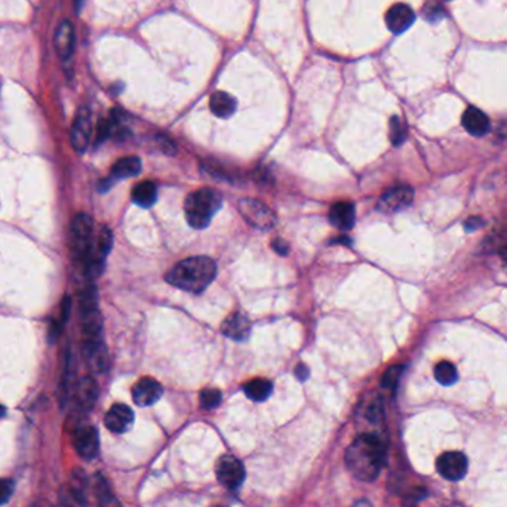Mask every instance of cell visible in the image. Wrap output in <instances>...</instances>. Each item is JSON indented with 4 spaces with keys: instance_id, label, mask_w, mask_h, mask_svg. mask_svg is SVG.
<instances>
[{
    "instance_id": "cell-24",
    "label": "cell",
    "mask_w": 507,
    "mask_h": 507,
    "mask_svg": "<svg viewBox=\"0 0 507 507\" xmlns=\"http://www.w3.org/2000/svg\"><path fill=\"white\" fill-rule=\"evenodd\" d=\"M141 161L137 156H128V158L119 159L113 165L112 174L115 178H131L141 172Z\"/></svg>"
},
{
    "instance_id": "cell-35",
    "label": "cell",
    "mask_w": 507,
    "mask_h": 507,
    "mask_svg": "<svg viewBox=\"0 0 507 507\" xmlns=\"http://www.w3.org/2000/svg\"><path fill=\"white\" fill-rule=\"evenodd\" d=\"M295 376L300 381H306L309 379V368L306 364H298L295 368Z\"/></svg>"
},
{
    "instance_id": "cell-28",
    "label": "cell",
    "mask_w": 507,
    "mask_h": 507,
    "mask_svg": "<svg viewBox=\"0 0 507 507\" xmlns=\"http://www.w3.org/2000/svg\"><path fill=\"white\" fill-rule=\"evenodd\" d=\"M390 140L393 146H401L406 140V129L397 116L390 119Z\"/></svg>"
},
{
    "instance_id": "cell-23",
    "label": "cell",
    "mask_w": 507,
    "mask_h": 507,
    "mask_svg": "<svg viewBox=\"0 0 507 507\" xmlns=\"http://www.w3.org/2000/svg\"><path fill=\"white\" fill-rule=\"evenodd\" d=\"M244 392L248 396V399L254 402H263L270 397L273 384L265 379H254L244 385Z\"/></svg>"
},
{
    "instance_id": "cell-29",
    "label": "cell",
    "mask_w": 507,
    "mask_h": 507,
    "mask_svg": "<svg viewBox=\"0 0 507 507\" xmlns=\"http://www.w3.org/2000/svg\"><path fill=\"white\" fill-rule=\"evenodd\" d=\"M402 372H404V367H401V365H395V367L389 368L388 371L384 372L383 380H381L383 388L389 389V390L396 389L397 383H399V380H401Z\"/></svg>"
},
{
    "instance_id": "cell-36",
    "label": "cell",
    "mask_w": 507,
    "mask_h": 507,
    "mask_svg": "<svg viewBox=\"0 0 507 507\" xmlns=\"http://www.w3.org/2000/svg\"><path fill=\"white\" fill-rule=\"evenodd\" d=\"M350 242H352V240H350V237L343 236V237H337V239H334L331 244H340V245H347V247H348V245H350Z\"/></svg>"
},
{
    "instance_id": "cell-11",
    "label": "cell",
    "mask_w": 507,
    "mask_h": 507,
    "mask_svg": "<svg viewBox=\"0 0 507 507\" xmlns=\"http://www.w3.org/2000/svg\"><path fill=\"white\" fill-rule=\"evenodd\" d=\"M413 199H414V190L411 187L397 186L383 193V196L377 203V208L385 214L397 212L409 207Z\"/></svg>"
},
{
    "instance_id": "cell-4",
    "label": "cell",
    "mask_w": 507,
    "mask_h": 507,
    "mask_svg": "<svg viewBox=\"0 0 507 507\" xmlns=\"http://www.w3.org/2000/svg\"><path fill=\"white\" fill-rule=\"evenodd\" d=\"M221 205V193L214 189L205 187L190 193L184 203L187 223L198 230L208 227L214 215L220 211Z\"/></svg>"
},
{
    "instance_id": "cell-38",
    "label": "cell",
    "mask_w": 507,
    "mask_h": 507,
    "mask_svg": "<svg viewBox=\"0 0 507 507\" xmlns=\"http://www.w3.org/2000/svg\"><path fill=\"white\" fill-rule=\"evenodd\" d=\"M31 507H52V506L47 501H45V500H39V501H36L34 504H31Z\"/></svg>"
},
{
    "instance_id": "cell-9",
    "label": "cell",
    "mask_w": 507,
    "mask_h": 507,
    "mask_svg": "<svg viewBox=\"0 0 507 507\" xmlns=\"http://www.w3.org/2000/svg\"><path fill=\"white\" fill-rule=\"evenodd\" d=\"M92 137V113L88 107H82L76 115V119L71 126L70 138L71 146L79 153L88 149Z\"/></svg>"
},
{
    "instance_id": "cell-10",
    "label": "cell",
    "mask_w": 507,
    "mask_h": 507,
    "mask_svg": "<svg viewBox=\"0 0 507 507\" xmlns=\"http://www.w3.org/2000/svg\"><path fill=\"white\" fill-rule=\"evenodd\" d=\"M467 458L463 453L450 451L443 453L436 462L438 472L448 480H460L467 473Z\"/></svg>"
},
{
    "instance_id": "cell-39",
    "label": "cell",
    "mask_w": 507,
    "mask_h": 507,
    "mask_svg": "<svg viewBox=\"0 0 507 507\" xmlns=\"http://www.w3.org/2000/svg\"><path fill=\"white\" fill-rule=\"evenodd\" d=\"M352 507H372V506H371V503H369V501H367V500H362V501L355 503Z\"/></svg>"
},
{
    "instance_id": "cell-34",
    "label": "cell",
    "mask_w": 507,
    "mask_h": 507,
    "mask_svg": "<svg viewBox=\"0 0 507 507\" xmlns=\"http://www.w3.org/2000/svg\"><path fill=\"white\" fill-rule=\"evenodd\" d=\"M484 226V221H482L479 216H470V219L464 223V228L466 232H475L478 230L479 227Z\"/></svg>"
},
{
    "instance_id": "cell-15",
    "label": "cell",
    "mask_w": 507,
    "mask_h": 507,
    "mask_svg": "<svg viewBox=\"0 0 507 507\" xmlns=\"http://www.w3.org/2000/svg\"><path fill=\"white\" fill-rule=\"evenodd\" d=\"M75 42H76V36H75L73 24L64 20L58 26V29L55 31V38H54L55 50H57V54L59 55V58L68 59L71 55H73Z\"/></svg>"
},
{
    "instance_id": "cell-18",
    "label": "cell",
    "mask_w": 507,
    "mask_h": 507,
    "mask_svg": "<svg viewBox=\"0 0 507 507\" xmlns=\"http://www.w3.org/2000/svg\"><path fill=\"white\" fill-rule=\"evenodd\" d=\"M330 221L340 230H350L356 221V210L352 202H337L330 210Z\"/></svg>"
},
{
    "instance_id": "cell-37",
    "label": "cell",
    "mask_w": 507,
    "mask_h": 507,
    "mask_svg": "<svg viewBox=\"0 0 507 507\" xmlns=\"http://www.w3.org/2000/svg\"><path fill=\"white\" fill-rule=\"evenodd\" d=\"M500 257H501L503 267H504V270L507 272V248H501V249H500Z\"/></svg>"
},
{
    "instance_id": "cell-16",
    "label": "cell",
    "mask_w": 507,
    "mask_h": 507,
    "mask_svg": "<svg viewBox=\"0 0 507 507\" xmlns=\"http://www.w3.org/2000/svg\"><path fill=\"white\" fill-rule=\"evenodd\" d=\"M221 332L230 340L245 341L251 334V322L242 313H233L223 322Z\"/></svg>"
},
{
    "instance_id": "cell-8",
    "label": "cell",
    "mask_w": 507,
    "mask_h": 507,
    "mask_svg": "<svg viewBox=\"0 0 507 507\" xmlns=\"http://www.w3.org/2000/svg\"><path fill=\"white\" fill-rule=\"evenodd\" d=\"M216 479L228 490H236L244 484L245 480V469L233 455H223L219 458L215 464Z\"/></svg>"
},
{
    "instance_id": "cell-26",
    "label": "cell",
    "mask_w": 507,
    "mask_h": 507,
    "mask_svg": "<svg viewBox=\"0 0 507 507\" xmlns=\"http://www.w3.org/2000/svg\"><path fill=\"white\" fill-rule=\"evenodd\" d=\"M434 379L442 385H451L458 380V372L451 362L443 360L434 367Z\"/></svg>"
},
{
    "instance_id": "cell-31",
    "label": "cell",
    "mask_w": 507,
    "mask_h": 507,
    "mask_svg": "<svg viewBox=\"0 0 507 507\" xmlns=\"http://www.w3.org/2000/svg\"><path fill=\"white\" fill-rule=\"evenodd\" d=\"M59 507H84L83 499H80L79 490L70 488L67 494H63L61 497V506Z\"/></svg>"
},
{
    "instance_id": "cell-19",
    "label": "cell",
    "mask_w": 507,
    "mask_h": 507,
    "mask_svg": "<svg viewBox=\"0 0 507 507\" xmlns=\"http://www.w3.org/2000/svg\"><path fill=\"white\" fill-rule=\"evenodd\" d=\"M83 355L87 356L91 368L95 372H105L110 365V358H108L107 347L103 341L83 344Z\"/></svg>"
},
{
    "instance_id": "cell-20",
    "label": "cell",
    "mask_w": 507,
    "mask_h": 507,
    "mask_svg": "<svg viewBox=\"0 0 507 507\" xmlns=\"http://www.w3.org/2000/svg\"><path fill=\"white\" fill-rule=\"evenodd\" d=\"M76 404L82 411H89L98 397V385L91 377H83L76 388Z\"/></svg>"
},
{
    "instance_id": "cell-7",
    "label": "cell",
    "mask_w": 507,
    "mask_h": 507,
    "mask_svg": "<svg viewBox=\"0 0 507 507\" xmlns=\"http://www.w3.org/2000/svg\"><path fill=\"white\" fill-rule=\"evenodd\" d=\"M71 442L75 450L84 460H92L100 451L98 432L91 425H78L71 432Z\"/></svg>"
},
{
    "instance_id": "cell-32",
    "label": "cell",
    "mask_w": 507,
    "mask_h": 507,
    "mask_svg": "<svg viewBox=\"0 0 507 507\" xmlns=\"http://www.w3.org/2000/svg\"><path fill=\"white\" fill-rule=\"evenodd\" d=\"M14 494V482L9 479H0V506L6 504Z\"/></svg>"
},
{
    "instance_id": "cell-12",
    "label": "cell",
    "mask_w": 507,
    "mask_h": 507,
    "mask_svg": "<svg viewBox=\"0 0 507 507\" xmlns=\"http://www.w3.org/2000/svg\"><path fill=\"white\" fill-rule=\"evenodd\" d=\"M163 395L162 384L152 377L141 379L132 388V399L138 406H150L158 402Z\"/></svg>"
},
{
    "instance_id": "cell-13",
    "label": "cell",
    "mask_w": 507,
    "mask_h": 507,
    "mask_svg": "<svg viewBox=\"0 0 507 507\" xmlns=\"http://www.w3.org/2000/svg\"><path fill=\"white\" fill-rule=\"evenodd\" d=\"M414 21H416L414 10L405 3L393 5L388 10V14H385V24H388V29L393 34H402L413 26Z\"/></svg>"
},
{
    "instance_id": "cell-3",
    "label": "cell",
    "mask_w": 507,
    "mask_h": 507,
    "mask_svg": "<svg viewBox=\"0 0 507 507\" xmlns=\"http://www.w3.org/2000/svg\"><path fill=\"white\" fill-rule=\"evenodd\" d=\"M71 239L78 260L89 276L101 273L103 264L95 254L94 221L88 214H78L71 221Z\"/></svg>"
},
{
    "instance_id": "cell-17",
    "label": "cell",
    "mask_w": 507,
    "mask_h": 507,
    "mask_svg": "<svg viewBox=\"0 0 507 507\" xmlns=\"http://www.w3.org/2000/svg\"><path fill=\"white\" fill-rule=\"evenodd\" d=\"M462 124L469 134L473 137H482V135L488 134L490 126H491L488 116L482 110H479L478 107H473V105L466 108V112L463 113V117H462Z\"/></svg>"
},
{
    "instance_id": "cell-27",
    "label": "cell",
    "mask_w": 507,
    "mask_h": 507,
    "mask_svg": "<svg viewBox=\"0 0 507 507\" xmlns=\"http://www.w3.org/2000/svg\"><path fill=\"white\" fill-rule=\"evenodd\" d=\"M113 247V235H112V230L108 227H103L100 230V235L98 237H96V242H95V254H96V258H98L101 263H104L107 254L110 252Z\"/></svg>"
},
{
    "instance_id": "cell-33",
    "label": "cell",
    "mask_w": 507,
    "mask_h": 507,
    "mask_svg": "<svg viewBox=\"0 0 507 507\" xmlns=\"http://www.w3.org/2000/svg\"><path fill=\"white\" fill-rule=\"evenodd\" d=\"M272 247H273V249L277 252V254H279V256H288V254H289V245L285 242V240H282V239H276V240H273V244H272Z\"/></svg>"
},
{
    "instance_id": "cell-40",
    "label": "cell",
    "mask_w": 507,
    "mask_h": 507,
    "mask_svg": "<svg viewBox=\"0 0 507 507\" xmlns=\"http://www.w3.org/2000/svg\"><path fill=\"white\" fill-rule=\"evenodd\" d=\"M3 416H5V408L0 405V417H3Z\"/></svg>"
},
{
    "instance_id": "cell-25",
    "label": "cell",
    "mask_w": 507,
    "mask_h": 507,
    "mask_svg": "<svg viewBox=\"0 0 507 507\" xmlns=\"http://www.w3.org/2000/svg\"><path fill=\"white\" fill-rule=\"evenodd\" d=\"M95 494H96V501H98V507H122L117 501V499L113 496L112 490L108 488V484L103 476H96Z\"/></svg>"
},
{
    "instance_id": "cell-1",
    "label": "cell",
    "mask_w": 507,
    "mask_h": 507,
    "mask_svg": "<svg viewBox=\"0 0 507 507\" xmlns=\"http://www.w3.org/2000/svg\"><path fill=\"white\" fill-rule=\"evenodd\" d=\"M346 464L356 479L376 480L385 464L384 441L376 433L360 434L346 450Z\"/></svg>"
},
{
    "instance_id": "cell-6",
    "label": "cell",
    "mask_w": 507,
    "mask_h": 507,
    "mask_svg": "<svg viewBox=\"0 0 507 507\" xmlns=\"http://www.w3.org/2000/svg\"><path fill=\"white\" fill-rule=\"evenodd\" d=\"M237 210L249 226L260 228V230H270L276 226L277 219L273 210L257 199H240L237 202Z\"/></svg>"
},
{
    "instance_id": "cell-22",
    "label": "cell",
    "mask_w": 507,
    "mask_h": 507,
    "mask_svg": "<svg viewBox=\"0 0 507 507\" xmlns=\"http://www.w3.org/2000/svg\"><path fill=\"white\" fill-rule=\"evenodd\" d=\"M158 200V189L152 181H141L132 189V202L141 208H150Z\"/></svg>"
},
{
    "instance_id": "cell-5",
    "label": "cell",
    "mask_w": 507,
    "mask_h": 507,
    "mask_svg": "<svg viewBox=\"0 0 507 507\" xmlns=\"http://www.w3.org/2000/svg\"><path fill=\"white\" fill-rule=\"evenodd\" d=\"M79 311L83 344L103 341V316L98 307V294H96L95 285L87 286L80 293Z\"/></svg>"
},
{
    "instance_id": "cell-2",
    "label": "cell",
    "mask_w": 507,
    "mask_h": 507,
    "mask_svg": "<svg viewBox=\"0 0 507 507\" xmlns=\"http://www.w3.org/2000/svg\"><path fill=\"white\" fill-rule=\"evenodd\" d=\"M215 274V261L210 257L198 256L179 261L166 274V281L183 291L199 294L211 285Z\"/></svg>"
},
{
    "instance_id": "cell-30",
    "label": "cell",
    "mask_w": 507,
    "mask_h": 507,
    "mask_svg": "<svg viewBox=\"0 0 507 507\" xmlns=\"http://www.w3.org/2000/svg\"><path fill=\"white\" fill-rule=\"evenodd\" d=\"M221 402V392L219 389H205L200 393V405L205 409H212Z\"/></svg>"
},
{
    "instance_id": "cell-21",
    "label": "cell",
    "mask_w": 507,
    "mask_h": 507,
    "mask_svg": "<svg viewBox=\"0 0 507 507\" xmlns=\"http://www.w3.org/2000/svg\"><path fill=\"white\" fill-rule=\"evenodd\" d=\"M210 107H211V112L216 117L227 119L236 112V100L233 98L232 95H228L227 92L216 91V92H214L211 95Z\"/></svg>"
},
{
    "instance_id": "cell-41",
    "label": "cell",
    "mask_w": 507,
    "mask_h": 507,
    "mask_svg": "<svg viewBox=\"0 0 507 507\" xmlns=\"http://www.w3.org/2000/svg\"><path fill=\"white\" fill-rule=\"evenodd\" d=\"M216 507H221V506H216Z\"/></svg>"
},
{
    "instance_id": "cell-14",
    "label": "cell",
    "mask_w": 507,
    "mask_h": 507,
    "mask_svg": "<svg viewBox=\"0 0 507 507\" xmlns=\"http://www.w3.org/2000/svg\"><path fill=\"white\" fill-rule=\"evenodd\" d=\"M134 422V413L124 404H116L108 409L104 417L105 427L113 433H125Z\"/></svg>"
}]
</instances>
